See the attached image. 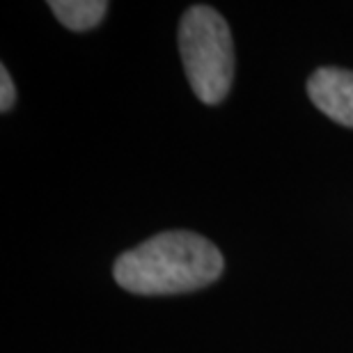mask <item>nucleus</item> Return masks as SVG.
Listing matches in <instances>:
<instances>
[{
	"instance_id": "nucleus-1",
	"label": "nucleus",
	"mask_w": 353,
	"mask_h": 353,
	"mask_svg": "<svg viewBox=\"0 0 353 353\" xmlns=\"http://www.w3.org/2000/svg\"><path fill=\"white\" fill-rule=\"evenodd\" d=\"M223 255L211 241L183 230L163 232L126 250L115 262L117 285L131 294H183L216 282Z\"/></svg>"
},
{
	"instance_id": "nucleus-2",
	"label": "nucleus",
	"mask_w": 353,
	"mask_h": 353,
	"mask_svg": "<svg viewBox=\"0 0 353 353\" xmlns=\"http://www.w3.org/2000/svg\"><path fill=\"white\" fill-rule=\"evenodd\" d=\"M179 53L188 85L202 103H221L234 79V46L230 26L216 10L195 5L179 23Z\"/></svg>"
},
{
	"instance_id": "nucleus-3",
	"label": "nucleus",
	"mask_w": 353,
	"mask_h": 353,
	"mask_svg": "<svg viewBox=\"0 0 353 353\" xmlns=\"http://www.w3.org/2000/svg\"><path fill=\"white\" fill-rule=\"evenodd\" d=\"M307 94L323 115L353 129V72L340 67L316 69L307 81Z\"/></svg>"
},
{
	"instance_id": "nucleus-4",
	"label": "nucleus",
	"mask_w": 353,
	"mask_h": 353,
	"mask_svg": "<svg viewBox=\"0 0 353 353\" xmlns=\"http://www.w3.org/2000/svg\"><path fill=\"white\" fill-rule=\"evenodd\" d=\"M48 7L53 10L60 23H65L69 30L76 32L99 26L108 12L105 0H51Z\"/></svg>"
},
{
	"instance_id": "nucleus-5",
	"label": "nucleus",
	"mask_w": 353,
	"mask_h": 353,
	"mask_svg": "<svg viewBox=\"0 0 353 353\" xmlns=\"http://www.w3.org/2000/svg\"><path fill=\"white\" fill-rule=\"evenodd\" d=\"M0 90H3V94H0V110L10 112L14 101H17V90H14V81L10 72H7V67H0Z\"/></svg>"
}]
</instances>
